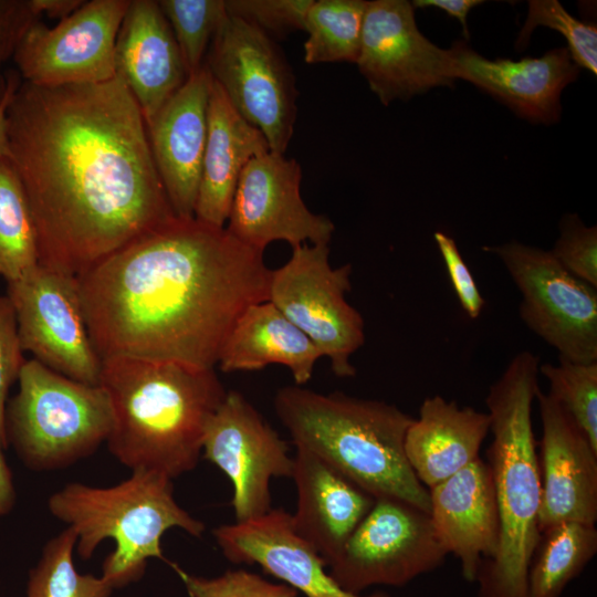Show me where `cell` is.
I'll use <instances>...</instances> for the list:
<instances>
[{
    "label": "cell",
    "mask_w": 597,
    "mask_h": 597,
    "mask_svg": "<svg viewBox=\"0 0 597 597\" xmlns=\"http://www.w3.org/2000/svg\"><path fill=\"white\" fill-rule=\"evenodd\" d=\"M7 124L40 265L77 276L177 218L143 113L119 75L60 86L21 82Z\"/></svg>",
    "instance_id": "cell-1"
},
{
    "label": "cell",
    "mask_w": 597,
    "mask_h": 597,
    "mask_svg": "<svg viewBox=\"0 0 597 597\" xmlns=\"http://www.w3.org/2000/svg\"><path fill=\"white\" fill-rule=\"evenodd\" d=\"M263 252L195 218L134 240L76 276L101 359L136 357L212 369L241 313L266 301Z\"/></svg>",
    "instance_id": "cell-2"
},
{
    "label": "cell",
    "mask_w": 597,
    "mask_h": 597,
    "mask_svg": "<svg viewBox=\"0 0 597 597\" xmlns=\"http://www.w3.org/2000/svg\"><path fill=\"white\" fill-rule=\"evenodd\" d=\"M113 425L109 452L134 470L175 479L196 468L206 428L227 390L214 368L136 357L102 359Z\"/></svg>",
    "instance_id": "cell-3"
},
{
    "label": "cell",
    "mask_w": 597,
    "mask_h": 597,
    "mask_svg": "<svg viewBox=\"0 0 597 597\" xmlns=\"http://www.w3.org/2000/svg\"><path fill=\"white\" fill-rule=\"evenodd\" d=\"M540 358L516 354L485 397L492 441L488 448L499 514V540L482 562L479 597H528L527 569L540 537L542 485L532 407L538 390Z\"/></svg>",
    "instance_id": "cell-4"
},
{
    "label": "cell",
    "mask_w": 597,
    "mask_h": 597,
    "mask_svg": "<svg viewBox=\"0 0 597 597\" xmlns=\"http://www.w3.org/2000/svg\"><path fill=\"white\" fill-rule=\"evenodd\" d=\"M276 416L295 447L327 462L375 498H394L430 513L429 490L413 473L405 437L413 418L395 405L343 392L286 386Z\"/></svg>",
    "instance_id": "cell-5"
},
{
    "label": "cell",
    "mask_w": 597,
    "mask_h": 597,
    "mask_svg": "<svg viewBox=\"0 0 597 597\" xmlns=\"http://www.w3.org/2000/svg\"><path fill=\"white\" fill-rule=\"evenodd\" d=\"M172 479L151 470H134L125 481L108 488L70 483L52 494V515L72 527L76 551L88 559L100 543L111 538L115 549L103 563L102 577L114 589L137 582L149 558H165L160 540L178 527L200 537L205 524L175 500Z\"/></svg>",
    "instance_id": "cell-6"
},
{
    "label": "cell",
    "mask_w": 597,
    "mask_h": 597,
    "mask_svg": "<svg viewBox=\"0 0 597 597\" xmlns=\"http://www.w3.org/2000/svg\"><path fill=\"white\" fill-rule=\"evenodd\" d=\"M18 381L6 430L8 443L31 469L67 467L107 440L113 412L102 386L71 379L33 358L24 362Z\"/></svg>",
    "instance_id": "cell-7"
},
{
    "label": "cell",
    "mask_w": 597,
    "mask_h": 597,
    "mask_svg": "<svg viewBox=\"0 0 597 597\" xmlns=\"http://www.w3.org/2000/svg\"><path fill=\"white\" fill-rule=\"evenodd\" d=\"M233 108L284 154L294 133L298 91L293 71L271 36L228 14L205 64Z\"/></svg>",
    "instance_id": "cell-8"
},
{
    "label": "cell",
    "mask_w": 597,
    "mask_h": 597,
    "mask_svg": "<svg viewBox=\"0 0 597 597\" xmlns=\"http://www.w3.org/2000/svg\"><path fill=\"white\" fill-rule=\"evenodd\" d=\"M352 265L332 268L328 244L292 248L286 263L271 270L270 301L331 362L337 377L356 375L350 356L365 343L362 314L346 301Z\"/></svg>",
    "instance_id": "cell-9"
},
{
    "label": "cell",
    "mask_w": 597,
    "mask_h": 597,
    "mask_svg": "<svg viewBox=\"0 0 597 597\" xmlns=\"http://www.w3.org/2000/svg\"><path fill=\"white\" fill-rule=\"evenodd\" d=\"M521 293L520 317L558 358L597 362V289L566 271L551 251L511 241L486 247Z\"/></svg>",
    "instance_id": "cell-10"
},
{
    "label": "cell",
    "mask_w": 597,
    "mask_h": 597,
    "mask_svg": "<svg viewBox=\"0 0 597 597\" xmlns=\"http://www.w3.org/2000/svg\"><path fill=\"white\" fill-rule=\"evenodd\" d=\"M447 556L429 513L398 499L376 498L328 573L346 591L362 594L376 585L405 586L442 566Z\"/></svg>",
    "instance_id": "cell-11"
},
{
    "label": "cell",
    "mask_w": 597,
    "mask_h": 597,
    "mask_svg": "<svg viewBox=\"0 0 597 597\" xmlns=\"http://www.w3.org/2000/svg\"><path fill=\"white\" fill-rule=\"evenodd\" d=\"M23 352L48 368L100 385L102 359L92 343L76 276L38 265L7 283Z\"/></svg>",
    "instance_id": "cell-12"
},
{
    "label": "cell",
    "mask_w": 597,
    "mask_h": 597,
    "mask_svg": "<svg viewBox=\"0 0 597 597\" xmlns=\"http://www.w3.org/2000/svg\"><path fill=\"white\" fill-rule=\"evenodd\" d=\"M130 0H91L55 27L40 19L23 33L13 61L38 86L102 83L116 76L115 45Z\"/></svg>",
    "instance_id": "cell-13"
},
{
    "label": "cell",
    "mask_w": 597,
    "mask_h": 597,
    "mask_svg": "<svg viewBox=\"0 0 597 597\" xmlns=\"http://www.w3.org/2000/svg\"><path fill=\"white\" fill-rule=\"evenodd\" d=\"M413 9L406 0L367 2L356 64L384 105L457 80L451 50L419 31Z\"/></svg>",
    "instance_id": "cell-14"
},
{
    "label": "cell",
    "mask_w": 597,
    "mask_h": 597,
    "mask_svg": "<svg viewBox=\"0 0 597 597\" xmlns=\"http://www.w3.org/2000/svg\"><path fill=\"white\" fill-rule=\"evenodd\" d=\"M202 452L232 483L237 523L268 513L272 509L271 479L293 475L287 443L235 390L227 391L208 422Z\"/></svg>",
    "instance_id": "cell-15"
},
{
    "label": "cell",
    "mask_w": 597,
    "mask_h": 597,
    "mask_svg": "<svg viewBox=\"0 0 597 597\" xmlns=\"http://www.w3.org/2000/svg\"><path fill=\"white\" fill-rule=\"evenodd\" d=\"M301 180V165L294 158L272 150L253 157L239 178L227 231L261 252L277 240L292 248L306 242L328 244L334 223L306 207Z\"/></svg>",
    "instance_id": "cell-16"
},
{
    "label": "cell",
    "mask_w": 597,
    "mask_h": 597,
    "mask_svg": "<svg viewBox=\"0 0 597 597\" xmlns=\"http://www.w3.org/2000/svg\"><path fill=\"white\" fill-rule=\"evenodd\" d=\"M541 507L538 530L564 522H597V450L567 411L538 388Z\"/></svg>",
    "instance_id": "cell-17"
},
{
    "label": "cell",
    "mask_w": 597,
    "mask_h": 597,
    "mask_svg": "<svg viewBox=\"0 0 597 597\" xmlns=\"http://www.w3.org/2000/svg\"><path fill=\"white\" fill-rule=\"evenodd\" d=\"M212 534L228 561L256 564L305 597H390L384 591L363 595L343 589L325 570L324 558L295 532L291 514L283 509L220 525Z\"/></svg>",
    "instance_id": "cell-18"
},
{
    "label": "cell",
    "mask_w": 597,
    "mask_h": 597,
    "mask_svg": "<svg viewBox=\"0 0 597 597\" xmlns=\"http://www.w3.org/2000/svg\"><path fill=\"white\" fill-rule=\"evenodd\" d=\"M212 77L203 65L151 118L153 158L175 214L191 219L201 176Z\"/></svg>",
    "instance_id": "cell-19"
},
{
    "label": "cell",
    "mask_w": 597,
    "mask_h": 597,
    "mask_svg": "<svg viewBox=\"0 0 597 597\" xmlns=\"http://www.w3.org/2000/svg\"><path fill=\"white\" fill-rule=\"evenodd\" d=\"M450 50L455 78L474 84L533 122L558 121L562 91L579 74L567 48L520 61L489 60L463 41L455 42Z\"/></svg>",
    "instance_id": "cell-20"
},
{
    "label": "cell",
    "mask_w": 597,
    "mask_h": 597,
    "mask_svg": "<svg viewBox=\"0 0 597 597\" xmlns=\"http://www.w3.org/2000/svg\"><path fill=\"white\" fill-rule=\"evenodd\" d=\"M430 519L448 554L460 563L463 578L474 583L483 561L499 540V514L490 464L480 457L429 489Z\"/></svg>",
    "instance_id": "cell-21"
},
{
    "label": "cell",
    "mask_w": 597,
    "mask_h": 597,
    "mask_svg": "<svg viewBox=\"0 0 597 597\" xmlns=\"http://www.w3.org/2000/svg\"><path fill=\"white\" fill-rule=\"evenodd\" d=\"M115 63L146 124L185 84L188 73L158 1L130 0L116 39Z\"/></svg>",
    "instance_id": "cell-22"
},
{
    "label": "cell",
    "mask_w": 597,
    "mask_h": 597,
    "mask_svg": "<svg viewBox=\"0 0 597 597\" xmlns=\"http://www.w3.org/2000/svg\"><path fill=\"white\" fill-rule=\"evenodd\" d=\"M296 510L291 514L295 532L328 565L369 512L376 498L311 451L295 447Z\"/></svg>",
    "instance_id": "cell-23"
},
{
    "label": "cell",
    "mask_w": 597,
    "mask_h": 597,
    "mask_svg": "<svg viewBox=\"0 0 597 597\" xmlns=\"http://www.w3.org/2000/svg\"><path fill=\"white\" fill-rule=\"evenodd\" d=\"M269 150L264 135L233 108L212 78L193 218L214 228H226L243 169L253 157Z\"/></svg>",
    "instance_id": "cell-24"
},
{
    "label": "cell",
    "mask_w": 597,
    "mask_h": 597,
    "mask_svg": "<svg viewBox=\"0 0 597 597\" xmlns=\"http://www.w3.org/2000/svg\"><path fill=\"white\" fill-rule=\"evenodd\" d=\"M490 425L488 412L438 395L427 397L405 437V453L418 480L429 490L478 459Z\"/></svg>",
    "instance_id": "cell-25"
},
{
    "label": "cell",
    "mask_w": 597,
    "mask_h": 597,
    "mask_svg": "<svg viewBox=\"0 0 597 597\" xmlns=\"http://www.w3.org/2000/svg\"><path fill=\"white\" fill-rule=\"evenodd\" d=\"M323 357L316 345L270 301L249 305L230 329L218 358L223 373L285 366L295 385H305Z\"/></svg>",
    "instance_id": "cell-26"
},
{
    "label": "cell",
    "mask_w": 597,
    "mask_h": 597,
    "mask_svg": "<svg viewBox=\"0 0 597 597\" xmlns=\"http://www.w3.org/2000/svg\"><path fill=\"white\" fill-rule=\"evenodd\" d=\"M596 553L595 525L564 522L543 530L527 569L528 597H561Z\"/></svg>",
    "instance_id": "cell-27"
},
{
    "label": "cell",
    "mask_w": 597,
    "mask_h": 597,
    "mask_svg": "<svg viewBox=\"0 0 597 597\" xmlns=\"http://www.w3.org/2000/svg\"><path fill=\"white\" fill-rule=\"evenodd\" d=\"M365 0H313L305 15L304 61L356 63L367 8Z\"/></svg>",
    "instance_id": "cell-28"
},
{
    "label": "cell",
    "mask_w": 597,
    "mask_h": 597,
    "mask_svg": "<svg viewBox=\"0 0 597 597\" xmlns=\"http://www.w3.org/2000/svg\"><path fill=\"white\" fill-rule=\"evenodd\" d=\"M39 265L35 226L29 201L9 157L0 159V275L17 281Z\"/></svg>",
    "instance_id": "cell-29"
},
{
    "label": "cell",
    "mask_w": 597,
    "mask_h": 597,
    "mask_svg": "<svg viewBox=\"0 0 597 597\" xmlns=\"http://www.w3.org/2000/svg\"><path fill=\"white\" fill-rule=\"evenodd\" d=\"M77 536L67 526L44 546L31 570L27 597H109L113 586L101 577L80 574L73 563Z\"/></svg>",
    "instance_id": "cell-30"
},
{
    "label": "cell",
    "mask_w": 597,
    "mask_h": 597,
    "mask_svg": "<svg viewBox=\"0 0 597 597\" xmlns=\"http://www.w3.org/2000/svg\"><path fill=\"white\" fill-rule=\"evenodd\" d=\"M188 76L199 71L210 44L228 17L226 0H160Z\"/></svg>",
    "instance_id": "cell-31"
},
{
    "label": "cell",
    "mask_w": 597,
    "mask_h": 597,
    "mask_svg": "<svg viewBox=\"0 0 597 597\" xmlns=\"http://www.w3.org/2000/svg\"><path fill=\"white\" fill-rule=\"evenodd\" d=\"M540 374L549 383L548 394L567 411L597 450V362L540 365Z\"/></svg>",
    "instance_id": "cell-32"
},
{
    "label": "cell",
    "mask_w": 597,
    "mask_h": 597,
    "mask_svg": "<svg viewBox=\"0 0 597 597\" xmlns=\"http://www.w3.org/2000/svg\"><path fill=\"white\" fill-rule=\"evenodd\" d=\"M536 27L559 32L567 41V50L578 67L597 74V28L577 20L557 0H532L525 24L517 38V46L528 42Z\"/></svg>",
    "instance_id": "cell-33"
},
{
    "label": "cell",
    "mask_w": 597,
    "mask_h": 597,
    "mask_svg": "<svg viewBox=\"0 0 597 597\" xmlns=\"http://www.w3.org/2000/svg\"><path fill=\"white\" fill-rule=\"evenodd\" d=\"M182 580L190 597H297V591L285 584H273L263 577L244 570H227L213 578H205L185 572L169 563Z\"/></svg>",
    "instance_id": "cell-34"
},
{
    "label": "cell",
    "mask_w": 597,
    "mask_h": 597,
    "mask_svg": "<svg viewBox=\"0 0 597 597\" xmlns=\"http://www.w3.org/2000/svg\"><path fill=\"white\" fill-rule=\"evenodd\" d=\"M313 0H226L227 12L273 40L304 31L305 15Z\"/></svg>",
    "instance_id": "cell-35"
},
{
    "label": "cell",
    "mask_w": 597,
    "mask_h": 597,
    "mask_svg": "<svg viewBox=\"0 0 597 597\" xmlns=\"http://www.w3.org/2000/svg\"><path fill=\"white\" fill-rule=\"evenodd\" d=\"M559 264L577 279L597 289V228L586 227L577 216H566L553 250Z\"/></svg>",
    "instance_id": "cell-36"
},
{
    "label": "cell",
    "mask_w": 597,
    "mask_h": 597,
    "mask_svg": "<svg viewBox=\"0 0 597 597\" xmlns=\"http://www.w3.org/2000/svg\"><path fill=\"white\" fill-rule=\"evenodd\" d=\"M24 362L14 307L8 295H0V444L3 448L8 447L7 397Z\"/></svg>",
    "instance_id": "cell-37"
},
{
    "label": "cell",
    "mask_w": 597,
    "mask_h": 597,
    "mask_svg": "<svg viewBox=\"0 0 597 597\" xmlns=\"http://www.w3.org/2000/svg\"><path fill=\"white\" fill-rule=\"evenodd\" d=\"M433 239L461 307L470 318H478L484 307V298L455 241L441 231L434 232Z\"/></svg>",
    "instance_id": "cell-38"
},
{
    "label": "cell",
    "mask_w": 597,
    "mask_h": 597,
    "mask_svg": "<svg viewBox=\"0 0 597 597\" xmlns=\"http://www.w3.org/2000/svg\"><path fill=\"white\" fill-rule=\"evenodd\" d=\"M40 17L32 0H0V102L8 83L3 65L13 56L27 29Z\"/></svg>",
    "instance_id": "cell-39"
},
{
    "label": "cell",
    "mask_w": 597,
    "mask_h": 597,
    "mask_svg": "<svg viewBox=\"0 0 597 597\" xmlns=\"http://www.w3.org/2000/svg\"><path fill=\"white\" fill-rule=\"evenodd\" d=\"M480 0H416L411 4L413 8H438L455 18L462 25L463 34L469 39L467 18L472 8L479 6Z\"/></svg>",
    "instance_id": "cell-40"
},
{
    "label": "cell",
    "mask_w": 597,
    "mask_h": 597,
    "mask_svg": "<svg viewBox=\"0 0 597 597\" xmlns=\"http://www.w3.org/2000/svg\"><path fill=\"white\" fill-rule=\"evenodd\" d=\"M7 90L2 101L0 102V159L8 157L9 155L7 109L21 83L19 73L13 71L7 73Z\"/></svg>",
    "instance_id": "cell-41"
},
{
    "label": "cell",
    "mask_w": 597,
    "mask_h": 597,
    "mask_svg": "<svg viewBox=\"0 0 597 597\" xmlns=\"http://www.w3.org/2000/svg\"><path fill=\"white\" fill-rule=\"evenodd\" d=\"M36 12L60 21L71 15L83 3V0H32Z\"/></svg>",
    "instance_id": "cell-42"
},
{
    "label": "cell",
    "mask_w": 597,
    "mask_h": 597,
    "mask_svg": "<svg viewBox=\"0 0 597 597\" xmlns=\"http://www.w3.org/2000/svg\"><path fill=\"white\" fill-rule=\"evenodd\" d=\"M0 444V515L8 513L14 503V489L10 470L6 463Z\"/></svg>",
    "instance_id": "cell-43"
}]
</instances>
